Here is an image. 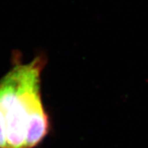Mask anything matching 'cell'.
Segmentation results:
<instances>
[{"label":"cell","instance_id":"cell-1","mask_svg":"<svg viewBox=\"0 0 148 148\" xmlns=\"http://www.w3.org/2000/svg\"><path fill=\"white\" fill-rule=\"evenodd\" d=\"M42 56L17 63L0 80V148H35L49 132L40 76Z\"/></svg>","mask_w":148,"mask_h":148}]
</instances>
